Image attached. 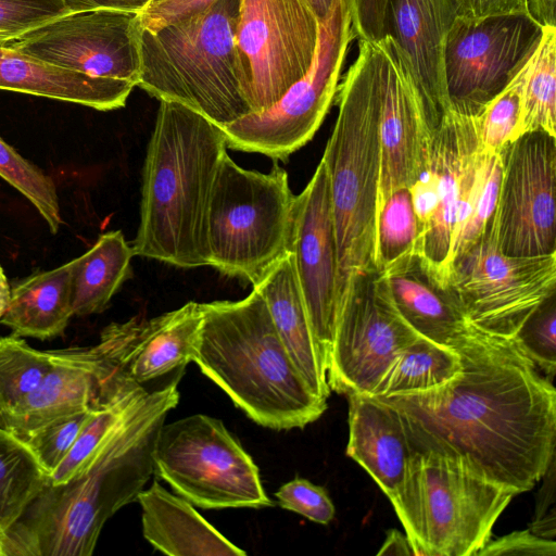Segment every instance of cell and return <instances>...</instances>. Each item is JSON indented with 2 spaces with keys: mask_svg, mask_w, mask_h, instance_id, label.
Here are the masks:
<instances>
[{
  "mask_svg": "<svg viewBox=\"0 0 556 556\" xmlns=\"http://www.w3.org/2000/svg\"><path fill=\"white\" fill-rule=\"evenodd\" d=\"M459 370V355L453 348L419 336L396 354L371 395L424 392L446 383Z\"/></svg>",
  "mask_w": 556,
  "mask_h": 556,
  "instance_id": "obj_30",
  "label": "cell"
},
{
  "mask_svg": "<svg viewBox=\"0 0 556 556\" xmlns=\"http://www.w3.org/2000/svg\"><path fill=\"white\" fill-rule=\"evenodd\" d=\"M74 265L72 260L14 283L0 323L18 337L47 340L62 334L74 316Z\"/></svg>",
  "mask_w": 556,
  "mask_h": 556,
  "instance_id": "obj_27",
  "label": "cell"
},
{
  "mask_svg": "<svg viewBox=\"0 0 556 556\" xmlns=\"http://www.w3.org/2000/svg\"><path fill=\"white\" fill-rule=\"evenodd\" d=\"M317 22L324 24L330 16L337 0H303Z\"/></svg>",
  "mask_w": 556,
  "mask_h": 556,
  "instance_id": "obj_51",
  "label": "cell"
},
{
  "mask_svg": "<svg viewBox=\"0 0 556 556\" xmlns=\"http://www.w3.org/2000/svg\"><path fill=\"white\" fill-rule=\"evenodd\" d=\"M275 496L282 508L316 523L328 525L336 514L326 490L306 479L295 478L282 484Z\"/></svg>",
  "mask_w": 556,
  "mask_h": 556,
  "instance_id": "obj_42",
  "label": "cell"
},
{
  "mask_svg": "<svg viewBox=\"0 0 556 556\" xmlns=\"http://www.w3.org/2000/svg\"><path fill=\"white\" fill-rule=\"evenodd\" d=\"M481 151L476 115L450 109L432 138L430 161L437 172L438 206L416 243V261L437 287L447 289L452 239L460 202L470 186Z\"/></svg>",
  "mask_w": 556,
  "mask_h": 556,
  "instance_id": "obj_20",
  "label": "cell"
},
{
  "mask_svg": "<svg viewBox=\"0 0 556 556\" xmlns=\"http://www.w3.org/2000/svg\"><path fill=\"white\" fill-rule=\"evenodd\" d=\"M135 256L121 230L102 233L84 254L74 258L73 311L75 316L103 312L131 273Z\"/></svg>",
  "mask_w": 556,
  "mask_h": 556,
  "instance_id": "obj_29",
  "label": "cell"
},
{
  "mask_svg": "<svg viewBox=\"0 0 556 556\" xmlns=\"http://www.w3.org/2000/svg\"><path fill=\"white\" fill-rule=\"evenodd\" d=\"M503 169L492 216L500 251L511 256L556 252V138L520 136L502 153Z\"/></svg>",
  "mask_w": 556,
  "mask_h": 556,
  "instance_id": "obj_16",
  "label": "cell"
},
{
  "mask_svg": "<svg viewBox=\"0 0 556 556\" xmlns=\"http://www.w3.org/2000/svg\"><path fill=\"white\" fill-rule=\"evenodd\" d=\"M502 153H481L479 157L475 177L458 210L452 239L451 270L453 262L480 239L493 216L503 169Z\"/></svg>",
  "mask_w": 556,
  "mask_h": 556,
  "instance_id": "obj_33",
  "label": "cell"
},
{
  "mask_svg": "<svg viewBox=\"0 0 556 556\" xmlns=\"http://www.w3.org/2000/svg\"><path fill=\"white\" fill-rule=\"evenodd\" d=\"M193 362L250 419L275 430L304 428L327 409L280 340L261 293L201 303Z\"/></svg>",
  "mask_w": 556,
  "mask_h": 556,
  "instance_id": "obj_4",
  "label": "cell"
},
{
  "mask_svg": "<svg viewBox=\"0 0 556 556\" xmlns=\"http://www.w3.org/2000/svg\"><path fill=\"white\" fill-rule=\"evenodd\" d=\"M543 27L525 13L457 15L443 51L451 109L478 115L527 64L540 43Z\"/></svg>",
  "mask_w": 556,
  "mask_h": 556,
  "instance_id": "obj_13",
  "label": "cell"
},
{
  "mask_svg": "<svg viewBox=\"0 0 556 556\" xmlns=\"http://www.w3.org/2000/svg\"><path fill=\"white\" fill-rule=\"evenodd\" d=\"M556 252L511 256L497 247L492 218L480 239L452 265L447 290L469 325L513 338L555 295Z\"/></svg>",
  "mask_w": 556,
  "mask_h": 556,
  "instance_id": "obj_10",
  "label": "cell"
},
{
  "mask_svg": "<svg viewBox=\"0 0 556 556\" xmlns=\"http://www.w3.org/2000/svg\"><path fill=\"white\" fill-rule=\"evenodd\" d=\"M68 12L115 9L140 12L147 5L144 0H60Z\"/></svg>",
  "mask_w": 556,
  "mask_h": 556,
  "instance_id": "obj_48",
  "label": "cell"
},
{
  "mask_svg": "<svg viewBox=\"0 0 556 556\" xmlns=\"http://www.w3.org/2000/svg\"><path fill=\"white\" fill-rule=\"evenodd\" d=\"M225 153L219 126L185 105L160 101L142 172L136 256L181 268L207 266L206 207Z\"/></svg>",
  "mask_w": 556,
  "mask_h": 556,
  "instance_id": "obj_3",
  "label": "cell"
},
{
  "mask_svg": "<svg viewBox=\"0 0 556 556\" xmlns=\"http://www.w3.org/2000/svg\"><path fill=\"white\" fill-rule=\"evenodd\" d=\"M0 89L112 111L125 106L134 88L56 67L0 46Z\"/></svg>",
  "mask_w": 556,
  "mask_h": 556,
  "instance_id": "obj_26",
  "label": "cell"
},
{
  "mask_svg": "<svg viewBox=\"0 0 556 556\" xmlns=\"http://www.w3.org/2000/svg\"><path fill=\"white\" fill-rule=\"evenodd\" d=\"M458 15L455 0H388L384 37L395 43L420 93L434 132L451 109L446 93L443 51L446 35Z\"/></svg>",
  "mask_w": 556,
  "mask_h": 556,
  "instance_id": "obj_21",
  "label": "cell"
},
{
  "mask_svg": "<svg viewBox=\"0 0 556 556\" xmlns=\"http://www.w3.org/2000/svg\"><path fill=\"white\" fill-rule=\"evenodd\" d=\"M153 473L181 497L204 509L274 505L258 468L223 421L195 414L160 428Z\"/></svg>",
  "mask_w": 556,
  "mask_h": 556,
  "instance_id": "obj_9",
  "label": "cell"
},
{
  "mask_svg": "<svg viewBox=\"0 0 556 556\" xmlns=\"http://www.w3.org/2000/svg\"><path fill=\"white\" fill-rule=\"evenodd\" d=\"M66 13L60 0H0V46Z\"/></svg>",
  "mask_w": 556,
  "mask_h": 556,
  "instance_id": "obj_41",
  "label": "cell"
},
{
  "mask_svg": "<svg viewBox=\"0 0 556 556\" xmlns=\"http://www.w3.org/2000/svg\"><path fill=\"white\" fill-rule=\"evenodd\" d=\"M0 556H7V534L0 528Z\"/></svg>",
  "mask_w": 556,
  "mask_h": 556,
  "instance_id": "obj_53",
  "label": "cell"
},
{
  "mask_svg": "<svg viewBox=\"0 0 556 556\" xmlns=\"http://www.w3.org/2000/svg\"><path fill=\"white\" fill-rule=\"evenodd\" d=\"M418 225L408 188L394 191L384 202L376 225L375 265L390 274L416 260Z\"/></svg>",
  "mask_w": 556,
  "mask_h": 556,
  "instance_id": "obj_35",
  "label": "cell"
},
{
  "mask_svg": "<svg viewBox=\"0 0 556 556\" xmlns=\"http://www.w3.org/2000/svg\"><path fill=\"white\" fill-rule=\"evenodd\" d=\"M556 542L534 534L529 529L514 531L490 540L477 556H555Z\"/></svg>",
  "mask_w": 556,
  "mask_h": 556,
  "instance_id": "obj_43",
  "label": "cell"
},
{
  "mask_svg": "<svg viewBox=\"0 0 556 556\" xmlns=\"http://www.w3.org/2000/svg\"><path fill=\"white\" fill-rule=\"evenodd\" d=\"M354 36L359 40L377 41L384 38L388 0H344Z\"/></svg>",
  "mask_w": 556,
  "mask_h": 556,
  "instance_id": "obj_45",
  "label": "cell"
},
{
  "mask_svg": "<svg viewBox=\"0 0 556 556\" xmlns=\"http://www.w3.org/2000/svg\"><path fill=\"white\" fill-rule=\"evenodd\" d=\"M320 25L303 0H241L235 35L241 93L252 113L277 103L312 67Z\"/></svg>",
  "mask_w": 556,
  "mask_h": 556,
  "instance_id": "obj_12",
  "label": "cell"
},
{
  "mask_svg": "<svg viewBox=\"0 0 556 556\" xmlns=\"http://www.w3.org/2000/svg\"><path fill=\"white\" fill-rule=\"evenodd\" d=\"M52 365L53 351H38L13 333L0 337V412L27 396Z\"/></svg>",
  "mask_w": 556,
  "mask_h": 556,
  "instance_id": "obj_36",
  "label": "cell"
},
{
  "mask_svg": "<svg viewBox=\"0 0 556 556\" xmlns=\"http://www.w3.org/2000/svg\"><path fill=\"white\" fill-rule=\"evenodd\" d=\"M514 339L523 354L553 382L556 374L555 295L525 321Z\"/></svg>",
  "mask_w": 556,
  "mask_h": 556,
  "instance_id": "obj_39",
  "label": "cell"
},
{
  "mask_svg": "<svg viewBox=\"0 0 556 556\" xmlns=\"http://www.w3.org/2000/svg\"><path fill=\"white\" fill-rule=\"evenodd\" d=\"M103 372L92 346L54 350L53 365L40 383L0 412V427L24 440L54 419L99 404Z\"/></svg>",
  "mask_w": 556,
  "mask_h": 556,
  "instance_id": "obj_22",
  "label": "cell"
},
{
  "mask_svg": "<svg viewBox=\"0 0 556 556\" xmlns=\"http://www.w3.org/2000/svg\"><path fill=\"white\" fill-rule=\"evenodd\" d=\"M143 538L169 556H245L206 521L190 502L173 495L154 480L137 496Z\"/></svg>",
  "mask_w": 556,
  "mask_h": 556,
  "instance_id": "obj_25",
  "label": "cell"
},
{
  "mask_svg": "<svg viewBox=\"0 0 556 556\" xmlns=\"http://www.w3.org/2000/svg\"><path fill=\"white\" fill-rule=\"evenodd\" d=\"M433 134L413 74L395 43L386 36L380 39L376 225L387 199L401 188H409L429 164Z\"/></svg>",
  "mask_w": 556,
  "mask_h": 556,
  "instance_id": "obj_18",
  "label": "cell"
},
{
  "mask_svg": "<svg viewBox=\"0 0 556 556\" xmlns=\"http://www.w3.org/2000/svg\"><path fill=\"white\" fill-rule=\"evenodd\" d=\"M516 495L459 459L412 453L389 500L415 556H477Z\"/></svg>",
  "mask_w": 556,
  "mask_h": 556,
  "instance_id": "obj_7",
  "label": "cell"
},
{
  "mask_svg": "<svg viewBox=\"0 0 556 556\" xmlns=\"http://www.w3.org/2000/svg\"><path fill=\"white\" fill-rule=\"evenodd\" d=\"M384 275L394 304L405 321L420 337L452 348L469 325L452 293L433 285L416 260Z\"/></svg>",
  "mask_w": 556,
  "mask_h": 556,
  "instance_id": "obj_28",
  "label": "cell"
},
{
  "mask_svg": "<svg viewBox=\"0 0 556 556\" xmlns=\"http://www.w3.org/2000/svg\"><path fill=\"white\" fill-rule=\"evenodd\" d=\"M418 337L399 313L387 276H362L336 321L327 359L330 390L371 394L396 354Z\"/></svg>",
  "mask_w": 556,
  "mask_h": 556,
  "instance_id": "obj_15",
  "label": "cell"
},
{
  "mask_svg": "<svg viewBox=\"0 0 556 556\" xmlns=\"http://www.w3.org/2000/svg\"><path fill=\"white\" fill-rule=\"evenodd\" d=\"M459 372L424 392L378 396L397 412L412 453L462 460L517 494L555 458L556 389L513 338L468 325Z\"/></svg>",
  "mask_w": 556,
  "mask_h": 556,
  "instance_id": "obj_1",
  "label": "cell"
},
{
  "mask_svg": "<svg viewBox=\"0 0 556 556\" xmlns=\"http://www.w3.org/2000/svg\"><path fill=\"white\" fill-rule=\"evenodd\" d=\"M98 405L54 419L24 439L49 476L67 456Z\"/></svg>",
  "mask_w": 556,
  "mask_h": 556,
  "instance_id": "obj_40",
  "label": "cell"
},
{
  "mask_svg": "<svg viewBox=\"0 0 556 556\" xmlns=\"http://www.w3.org/2000/svg\"><path fill=\"white\" fill-rule=\"evenodd\" d=\"M458 15L481 17L496 14H529V0H455ZM530 15V14H529Z\"/></svg>",
  "mask_w": 556,
  "mask_h": 556,
  "instance_id": "obj_47",
  "label": "cell"
},
{
  "mask_svg": "<svg viewBox=\"0 0 556 556\" xmlns=\"http://www.w3.org/2000/svg\"><path fill=\"white\" fill-rule=\"evenodd\" d=\"M528 63L476 115L481 153L500 154L520 137L521 93Z\"/></svg>",
  "mask_w": 556,
  "mask_h": 556,
  "instance_id": "obj_38",
  "label": "cell"
},
{
  "mask_svg": "<svg viewBox=\"0 0 556 556\" xmlns=\"http://www.w3.org/2000/svg\"><path fill=\"white\" fill-rule=\"evenodd\" d=\"M202 318L201 303L191 301L151 319L110 324L92 346L104 377L148 392L179 382L194 359Z\"/></svg>",
  "mask_w": 556,
  "mask_h": 556,
  "instance_id": "obj_17",
  "label": "cell"
},
{
  "mask_svg": "<svg viewBox=\"0 0 556 556\" xmlns=\"http://www.w3.org/2000/svg\"><path fill=\"white\" fill-rule=\"evenodd\" d=\"M346 455L390 497L403 481L410 456L395 408L378 396L350 393Z\"/></svg>",
  "mask_w": 556,
  "mask_h": 556,
  "instance_id": "obj_24",
  "label": "cell"
},
{
  "mask_svg": "<svg viewBox=\"0 0 556 556\" xmlns=\"http://www.w3.org/2000/svg\"><path fill=\"white\" fill-rule=\"evenodd\" d=\"M263 296L276 331L312 391L327 401V365L314 334L295 274L286 251L252 285Z\"/></svg>",
  "mask_w": 556,
  "mask_h": 556,
  "instance_id": "obj_23",
  "label": "cell"
},
{
  "mask_svg": "<svg viewBox=\"0 0 556 556\" xmlns=\"http://www.w3.org/2000/svg\"><path fill=\"white\" fill-rule=\"evenodd\" d=\"M344 0H337L320 24L319 42L307 74L262 113H250L220 127L226 147L286 161L306 144L321 125L339 87L341 67L354 38Z\"/></svg>",
  "mask_w": 556,
  "mask_h": 556,
  "instance_id": "obj_11",
  "label": "cell"
},
{
  "mask_svg": "<svg viewBox=\"0 0 556 556\" xmlns=\"http://www.w3.org/2000/svg\"><path fill=\"white\" fill-rule=\"evenodd\" d=\"M556 0H529V14L542 26H556Z\"/></svg>",
  "mask_w": 556,
  "mask_h": 556,
  "instance_id": "obj_50",
  "label": "cell"
},
{
  "mask_svg": "<svg viewBox=\"0 0 556 556\" xmlns=\"http://www.w3.org/2000/svg\"><path fill=\"white\" fill-rule=\"evenodd\" d=\"M0 177L29 200L52 233L58 232L63 222L53 179L23 157L1 136Z\"/></svg>",
  "mask_w": 556,
  "mask_h": 556,
  "instance_id": "obj_37",
  "label": "cell"
},
{
  "mask_svg": "<svg viewBox=\"0 0 556 556\" xmlns=\"http://www.w3.org/2000/svg\"><path fill=\"white\" fill-rule=\"evenodd\" d=\"M48 478L27 442L0 427V528L5 534L40 494Z\"/></svg>",
  "mask_w": 556,
  "mask_h": 556,
  "instance_id": "obj_31",
  "label": "cell"
},
{
  "mask_svg": "<svg viewBox=\"0 0 556 556\" xmlns=\"http://www.w3.org/2000/svg\"><path fill=\"white\" fill-rule=\"evenodd\" d=\"M11 287L5 273L0 265V318L3 316L10 300Z\"/></svg>",
  "mask_w": 556,
  "mask_h": 556,
  "instance_id": "obj_52",
  "label": "cell"
},
{
  "mask_svg": "<svg viewBox=\"0 0 556 556\" xmlns=\"http://www.w3.org/2000/svg\"><path fill=\"white\" fill-rule=\"evenodd\" d=\"M178 381L151 391L99 446L85 468L46 484L7 532V556H89L104 523L137 501L153 473L156 434L179 402Z\"/></svg>",
  "mask_w": 556,
  "mask_h": 556,
  "instance_id": "obj_2",
  "label": "cell"
},
{
  "mask_svg": "<svg viewBox=\"0 0 556 556\" xmlns=\"http://www.w3.org/2000/svg\"><path fill=\"white\" fill-rule=\"evenodd\" d=\"M338 90V117L321 157L337 247L336 321L355 281L377 270L379 40H359L357 58Z\"/></svg>",
  "mask_w": 556,
  "mask_h": 556,
  "instance_id": "obj_5",
  "label": "cell"
},
{
  "mask_svg": "<svg viewBox=\"0 0 556 556\" xmlns=\"http://www.w3.org/2000/svg\"><path fill=\"white\" fill-rule=\"evenodd\" d=\"M286 251L293 257L309 321L327 365L337 317V247L323 159L303 191L294 195Z\"/></svg>",
  "mask_w": 556,
  "mask_h": 556,
  "instance_id": "obj_19",
  "label": "cell"
},
{
  "mask_svg": "<svg viewBox=\"0 0 556 556\" xmlns=\"http://www.w3.org/2000/svg\"><path fill=\"white\" fill-rule=\"evenodd\" d=\"M144 1H146V3L148 4V3H149L150 1H152V0H144ZM144 8H146V7H144Z\"/></svg>",
  "mask_w": 556,
  "mask_h": 556,
  "instance_id": "obj_54",
  "label": "cell"
},
{
  "mask_svg": "<svg viewBox=\"0 0 556 556\" xmlns=\"http://www.w3.org/2000/svg\"><path fill=\"white\" fill-rule=\"evenodd\" d=\"M141 31L139 12H68L26 31L9 47L56 67L135 88L141 71Z\"/></svg>",
  "mask_w": 556,
  "mask_h": 556,
  "instance_id": "obj_14",
  "label": "cell"
},
{
  "mask_svg": "<svg viewBox=\"0 0 556 556\" xmlns=\"http://www.w3.org/2000/svg\"><path fill=\"white\" fill-rule=\"evenodd\" d=\"M544 483L538 493L535 516L529 528L531 532L546 539H555V458L543 475Z\"/></svg>",
  "mask_w": 556,
  "mask_h": 556,
  "instance_id": "obj_46",
  "label": "cell"
},
{
  "mask_svg": "<svg viewBox=\"0 0 556 556\" xmlns=\"http://www.w3.org/2000/svg\"><path fill=\"white\" fill-rule=\"evenodd\" d=\"M534 131L556 138V26L543 27L522 85L519 134Z\"/></svg>",
  "mask_w": 556,
  "mask_h": 556,
  "instance_id": "obj_32",
  "label": "cell"
},
{
  "mask_svg": "<svg viewBox=\"0 0 556 556\" xmlns=\"http://www.w3.org/2000/svg\"><path fill=\"white\" fill-rule=\"evenodd\" d=\"M215 0H152L139 12L142 28L157 29L205 10Z\"/></svg>",
  "mask_w": 556,
  "mask_h": 556,
  "instance_id": "obj_44",
  "label": "cell"
},
{
  "mask_svg": "<svg viewBox=\"0 0 556 556\" xmlns=\"http://www.w3.org/2000/svg\"><path fill=\"white\" fill-rule=\"evenodd\" d=\"M293 200L277 163L266 174L244 169L226 152L206 207L207 266L253 285L286 252Z\"/></svg>",
  "mask_w": 556,
  "mask_h": 556,
  "instance_id": "obj_8",
  "label": "cell"
},
{
  "mask_svg": "<svg viewBox=\"0 0 556 556\" xmlns=\"http://www.w3.org/2000/svg\"><path fill=\"white\" fill-rule=\"evenodd\" d=\"M147 393L149 392L141 388H122L101 396L91 418L80 431L67 456L50 473L47 484L65 483L80 473L99 446Z\"/></svg>",
  "mask_w": 556,
  "mask_h": 556,
  "instance_id": "obj_34",
  "label": "cell"
},
{
  "mask_svg": "<svg viewBox=\"0 0 556 556\" xmlns=\"http://www.w3.org/2000/svg\"><path fill=\"white\" fill-rule=\"evenodd\" d=\"M377 555L415 556V552L406 534L401 533L396 529H391L388 531L386 540Z\"/></svg>",
  "mask_w": 556,
  "mask_h": 556,
  "instance_id": "obj_49",
  "label": "cell"
},
{
  "mask_svg": "<svg viewBox=\"0 0 556 556\" xmlns=\"http://www.w3.org/2000/svg\"><path fill=\"white\" fill-rule=\"evenodd\" d=\"M240 1L215 0L156 31L142 28L138 87L159 101L185 105L219 127L252 113L237 73Z\"/></svg>",
  "mask_w": 556,
  "mask_h": 556,
  "instance_id": "obj_6",
  "label": "cell"
}]
</instances>
